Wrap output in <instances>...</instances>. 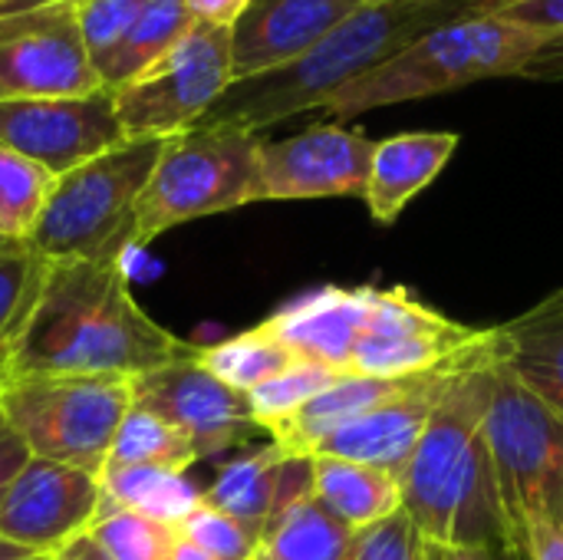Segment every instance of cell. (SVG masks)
Returning <instances> with one entry per match:
<instances>
[{
    "mask_svg": "<svg viewBox=\"0 0 563 560\" xmlns=\"http://www.w3.org/2000/svg\"><path fill=\"white\" fill-rule=\"evenodd\" d=\"M195 347L158 327L115 261H49L7 373H89L135 380Z\"/></svg>",
    "mask_w": 563,
    "mask_h": 560,
    "instance_id": "obj_1",
    "label": "cell"
},
{
    "mask_svg": "<svg viewBox=\"0 0 563 560\" xmlns=\"http://www.w3.org/2000/svg\"><path fill=\"white\" fill-rule=\"evenodd\" d=\"M488 403L492 347L452 380L399 472L402 512L435 548H511L521 554L485 432Z\"/></svg>",
    "mask_w": 563,
    "mask_h": 560,
    "instance_id": "obj_2",
    "label": "cell"
},
{
    "mask_svg": "<svg viewBox=\"0 0 563 560\" xmlns=\"http://www.w3.org/2000/svg\"><path fill=\"white\" fill-rule=\"evenodd\" d=\"M518 0H383L360 3L300 59L234 79L198 125H234L257 132L323 109L340 89L389 63L435 26L475 17H495Z\"/></svg>",
    "mask_w": 563,
    "mask_h": 560,
    "instance_id": "obj_3",
    "label": "cell"
},
{
    "mask_svg": "<svg viewBox=\"0 0 563 560\" xmlns=\"http://www.w3.org/2000/svg\"><path fill=\"white\" fill-rule=\"evenodd\" d=\"M551 50L554 43L544 33L511 23L501 13L455 20L429 30L389 63L340 89L323 112L343 122L379 106L452 92L482 79L525 76V69Z\"/></svg>",
    "mask_w": 563,
    "mask_h": 560,
    "instance_id": "obj_4",
    "label": "cell"
},
{
    "mask_svg": "<svg viewBox=\"0 0 563 560\" xmlns=\"http://www.w3.org/2000/svg\"><path fill=\"white\" fill-rule=\"evenodd\" d=\"M165 139H125L56 178L26 238L46 261H115L139 248V198L158 165Z\"/></svg>",
    "mask_w": 563,
    "mask_h": 560,
    "instance_id": "obj_5",
    "label": "cell"
},
{
    "mask_svg": "<svg viewBox=\"0 0 563 560\" xmlns=\"http://www.w3.org/2000/svg\"><path fill=\"white\" fill-rule=\"evenodd\" d=\"M132 399L125 376L3 373L0 380V413L26 452L99 479Z\"/></svg>",
    "mask_w": 563,
    "mask_h": 560,
    "instance_id": "obj_6",
    "label": "cell"
},
{
    "mask_svg": "<svg viewBox=\"0 0 563 560\" xmlns=\"http://www.w3.org/2000/svg\"><path fill=\"white\" fill-rule=\"evenodd\" d=\"M261 142L234 125H191L165 139L139 198V248L178 224L257 201Z\"/></svg>",
    "mask_w": 563,
    "mask_h": 560,
    "instance_id": "obj_7",
    "label": "cell"
},
{
    "mask_svg": "<svg viewBox=\"0 0 563 560\" xmlns=\"http://www.w3.org/2000/svg\"><path fill=\"white\" fill-rule=\"evenodd\" d=\"M485 432L501 502L521 548L534 521L554 525L563 518V416L501 366L495 353Z\"/></svg>",
    "mask_w": 563,
    "mask_h": 560,
    "instance_id": "obj_8",
    "label": "cell"
},
{
    "mask_svg": "<svg viewBox=\"0 0 563 560\" xmlns=\"http://www.w3.org/2000/svg\"><path fill=\"white\" fill-rule=\"evenodd\" d=\"M231 83V30L191 23L162 59L112 89L119 125L125 139H172L198 125Z\"/></svg>",
    "mask_w": 563,
    "mask_h": 560,
    "instance_id": "obj_9",
    "label": "cell"
},
{
    "mask_svg": "<svg viewBox=\"0 0 563 560\" xmlns=\"http://www.w3.org/2000/svg\"><path fill=\"white\" fill-rule=\"evenodd\" d=\"M106 89L86 46L76 3L0 17V102Z\"/></svg>",
    "mask_w": 563,
    "mask_h": 560,
    "instance_id": "obj_10",
    "label": "cell"
},
{
    "mask_svg": "<svg viewBox=\"0 0 563 560\" xmlns=\"http://www.w3.org/2000/svg\"><path fill=\"white\" fill-rule=\"evenodd\" d=\"M198 350V347H195ZM195 350L168 366L132 380V403L172 422L201 459L231 452L267 436L254 419L247 396L208 373Z\"/></svg>",
    "mask_w": 563,
    "mask_h": 560,
    "instance_id": "obj_11",
    "label": "cell"
},
{
    "mask_svg": "<svg viewBox=\"0 0 563 560\" xmlns=\"http://www.w3.org/2000/svg\"><path fill=\"white\" fill-rule=\"evenodd\" d=\"M122 142L125 132L119 125L112 89L0 102V145L26 155L56 178Z\"/></svg>",
    "mask_w": 563,
    "mask_h": 560,
    "instance_id": "obj_12",
    "label": "cell"
},
{
    "mask_svg": "<svg viewBox=\"0 0 563 560\" xmlns=\"http://www.w3.org/2000/svg\"><path fill=\"white\" fill-rule=\"evenodd\" d=\"M376 142L336 122H317L297 135L261 142L257 201L363 198Z\"/></svg>",
    "mask_w": 563,
    "mask_h": 560,
    "instance_id": "obj_13",
    "label": "cell"
},
{
    "mask_svg": "<svg viewBox=\"0 0 563 560\" xmlns=\"http://www.w3.org/2000/svg\"><path fill=\"white\" fill-rule=\"evenodd\" d=\"M99 508V475L30 459L0 498V538L53 558L59 548L92 528Z\"/></svg>",
    "mask_w": 563,
    "mask_h": 560,
    "instance_id": "obj_14",
    "label": "cell"
},
{
    "mask_svg": "<svg viewBox=\"0 0 563 560\" xmlns=\"http://www.w3.org/2000/svg\"><path fill=\"white\" fill-rule=\"evenodd\" d=\"M492 347V340H488ZM485 347V350H488ZM482 350V353H485ZM482 353H475L472 360L465 363H455L449 370H439V373H429L419 386H412L409 393H399L393 396L389 403L363 413L360 419L340 426L336 432H330L317 449L313 455H327V459H343V462H356V465H373V469H383V472H393L399 475L406 469V462L412 459L435 406L442 403L445 389L452 386V380L468 366L475 363ZM310 455V459H313Z\"/></svg>",
    "mask_w": 563,
    "mask_h": 560,
    "instance_id": "obj_15",
    "label": "cell"
},
{
    "mask_svg": "<svg viewBox=\"0 0 563 560\" xmlns=\"http://www.w3.org/2000/svg\"><path fill=\"white\" fill-rule=\"evenodd\" d=\"M356 7L360 0H254L231 26L234 79L300 59Z\"/></svg>",
    "mask_w": 563,
    "mask_h": 560,
    "instance_id": "obj_16",
    "label": "cell"
},
{
    "mask_svg": "<svg viewBox=\"0 0 563 560\" xmlns=\"http://www.w3.org/2000/svg\"><path fill=\"white\" fill-rule=\"evenodd\" d=\"M373 287H320L284 304L261 327L290 347L300 360L350 373L353 350L369 317Z\"/></svg>",
    "mask_w": 563,
    "mask_h": 560,
    "instance_id": "obj_17",
    "label": "cell"
},
{
    "mask_svg": "<svg viewBox=\"0 0 563 560\" xmlns=\"http://www.w3.org/2000/svg\"><path fill=\"white\" fill-rule=\"evenodd\" d=\"M313 495V459L287 455L277 442L231 459L205 488V505L231 515L257 538L267 521L290 502Z\"/></svg>",
    "mask_w": 563,
    "mask_h": 560,
    "instance_id": "obj_18",
    "label": "cell"
},
{
    "mask_svg": "<svg viewBox=\"0 0 563 560\" xmlns=\"http://www.w3.org/2000/svg\"><path fill=\"white\" fill-rule=\"evenodd\" d=\"M455 149V132H399L376 142L363 195L373 221L393 224L406 211V205L439 178Z\"/></svg>",
    "mask_w": 563,
    "mask_h": 560,
    "instance_id": "obj_19",
    "label": "cell"
},
{
    "mask_svg": "<svg viewBox=\"0 0 563 560\" xmlns=\"http://www.w3.org/2000/svg\"><path fill=\"white\" fill-rule=\"evenodd\" d=\"M492 353L563 416V290L495 327Z\"/></svg>",
    "mask_w": 563,
    "mask_h": 560,
    "instance_id": "obj_20",
    "label": "cell"
},
{
    "mask_svg": "<svg viewBox=\"0 0 563 560\" xmlns=\"http://www.w3.org/2000/svg\"><path fill=\"white\" fill-rule=\"evenodd\" d=\"M429 376V373H426ZM426 376H406V380H379V376H356L346 373L340 376L327 393H320L317 399H310L303 409H297L294 416H287L284 422H277L267 436L271 442H277L287 455H303L310 459L313 449L336 432L340 426L360 419L363 413L389 403L399 393H409L412 386H419Z\"/></svg>",
    "mask_w": 563,
    "mask_h": 560,
    "instance_id": "obj_21",
    "label": "cell"
},
{
    "mask_svg": "<svg viewBox=\"0 0 563 560\" xmlns=\"http://www.w3.org/2000/svg\"><path fill=\"white\" fill-rule=\"evenodd\" d=\"M313 498L353 535L402 512L399 475L327 455H313Z\"/></svg>",
    "mask_w": 563,
    "mask_h": 560,
    "instance_id": "obj_22",
    "label": "cell"
},
{
    "mask_svg": "<svg viewBox=\"0 0 563 560\" xmlns=\"http://www.w3.org/2000/svg\"><path fill=\"white\" fill-rule=\"evenodd\" d=\"M191 13L185 0H148L142 13L132 20V26L122 33V40L96 59V73L106 89H119L142 76L155 59H162L188 30H191Z\"/></svg>",
    "mask_w": 563,
    "mask_h": 560,
    "instance_id": "obj_23",
    "label": "cell"
},
{
    "mask_svg": "<svg viewBox=\"0 0 563 560\" xmlns=\"http://www.w3.org/2000/svg\"><path fill=\"white\" fill-rule=\"evenodd\" d=\"M353 538L313 495H303L267 521L254 560H346Z\"/></svg>",
    "mask_w": 563,
    "mask_h": 560,
    "instance_id": "obj_24",
    "label": "cell"
},
{
    "mask_svg": "<svg viewBox=\"0 0 563 560\" xmlns=\"http://www.w3.org/2000/svg\"><path fill=\"white\" fill-rule=\"evenodd\" d=\"M102 508H122L178 528L205 498L188 472L175 469H115L102 472ZM99 508V512H102Z\"/></svg>",
    "mask_w": 563,
    "mask_h": 560,
    "instance_id": "obj_25",
    "label": "cell"
},
{
    "mask_svg": "<svg viewBox=\"0 0 563 560\" xmlns=\"http://www.w3.org/2000/svg\"><path fill=\"white\" fill-rule=\"evenodd\" d=\"M195 356L208 373H214L221 383H228L244 396L261 383L274 380L277 373L290 370L294 363H300V356L290 347H284L277 337H271L264 327H254L247 333L228 337L211 347H198Z\"/></svg>",
    "mask_w": 563,
    "mask_h": 560,
    "instance_id": "obj_26",
    "label": "cell"
},
{
    "mask_svg": "<svg viewBox=\"0 0 563 560\" xmlns=\"http://www.w3.org/2000/svg\"><path fill=\"white\" fill-rule=\"evenodd\" d=\"M195 462H198V452L172 422H165L162 416L132 403V409L125 413V419L115 432V442L109 449L106 472H115V469L188 472Z\"/></svg>",
    "mask_w": 563,
    "mask_h": 560,
    "instance_id": "obj_27",
    "label": "cell"
},
{
    "mask_svg": "<svg viewBox=\"0 0 563 560\" xmlns=\"http://www.w3.org/2000/svg\"><path fill=\"white\" fill-rule=\"evenodd\" d=\"M53 185L56 175L0 145V234L7 241H26L33 234Z\"/></svg>",
    "mask_w": 563,
    "mask_h": 560,
    "instance_id": "obj_28",
    "label": "cell"
},
{
    "mask_svg": "<svg viewBox=\"0 0 563 560\" xmlns=\"http://www.w3.org/2000/svg\"><path fill=\"white\" fill-rule=\"evenodd\" d=\"M46 257H40L26 241H10L0 251V366L7 370V360L13 353V343L33 310V300L40 294Z\"/></svg>",
    "mask_w": 563,
    "mask_h": 560,
    "instance_id": "obj_29",
    "label": "cell"
},
{
    "mask_svg": "<svg viewBox=\"0 0 563 560\" xmlns=\"http://www.w3.org/2000/svg\"><path fill=\"white\" fill-rule=\"evenodd\" d=\"M89 538L112 560H172L178 528L152 521L135 512L102 508L89 528Z\"/></svg>",
    "mask_w": 563,
    "mask_h": 560,
    "instance_id": "obj_30",
    "label": "cell"
},
{
    "mask_svg": "<svg viewBox=\"0 0 563 560\" xmlns=\"http://www.w3.org/2000/svg\"><path fill=\"white\" fill-rule=\"evenodd\" d=\"M340 376H346V373H336V370H330L323 363L300 360L290 370L277 373L274 380H267L257 389H251L247 393V406H251L254 419L261 422V429L271 432L277 422H284L287 416L303 409L310 399L327 393Z\"/></svg>",
    "mask_w": 563,
    "mask_h": 560,
    "instance_id": "obj_31",
    "label": "cell"
},
{
    "mask_svg": "<svg viewBox=\"0 0 563 560\" xmlns=\"http://www.w3.org/2000/svg\"><path fill=\"white\" fill-rule=\"evenodd\" d=\"M178 535L214 560H254L261 545V538L251 528L205 502L178 525Z\"/></svg>",
    "mask_w": 563,
    "mask_h": 560,
    "instance_id": "obj_32",
    "label": "cell"
},
{
    "mask_svg": "<svg viewBox=\"0 0 563 560\" xmlns=\"http://www.w3.org/2000/svg\"><path fill=\"white\" fill-rule=\"evenodd\" d=\"M346 560H435L432 545L419 535L406 512L360 531Z\"/></svg>",
    "mask_w": 563,
    "mask_h": 560,
    "instance_id": "obj_33",
    "label": "cell"
},
{
    "mask_svg": "<svg viewBox=\"0 0 563 560\" xmlns=\"http://www.w3.org/2000/svg\"><path fill=\"white\" fill-rule=\"evenodd\" d=\"M73 3H76L86 46L96 63L122 40V33L132 26V20L142 13L148 0H73Z\"/></svg>",
    "mask_w": 563,
    "mask_h": 560,
    "instance_id": "obj_34",
    "label": "cell"
},
{
    "mask_svg": "<svg viewBox=\"0 0 563 560\" xmlns=\"http://www.w3.org/2000/svg\"><path fill=\"white\" fill-rule=\"evenodd\" d=\"M501 17L534 33H544L554 43L551 53H563V0H518L501 10Z\"/></svg>",
    "mask_w": 563,
    "mask_h": 560,
    "instance_id": "obj_35",
    "label": "cell"
},
{
    "mask_svg": "<svg viewBox=\"0 0 563 560\" xmlns=\"http://www.w3.org/2000/svg\"><path fill=\"white\" fill-rule=\"evenodd\" d=\"M3 366H0V380H3ZM33 455L26 452V446H23V439L10 429V422L3 419V413H0V498H3V492L10 488V482L23 472V465L30 462Z\"/></svg>",
    "mask_w": 563,
    "mask_h": 560,
    "instance_id": "obj_36",
    "label": "cell"
},
{
    "mask_svg": "<svg viewBox=\"0 0 563 560\" xmlns=\"http://www.w3.org/2000/svg\"><path fill=\"white\" fill-rule=\"evenodd\" d=\"M251 3L254 0H185L195 23H211V26H228V30L244 17Z\"/></svg>",
    "mask_w": 563,
    "mask_h": 560,
    "instance_id": "obj_37",
    "label": "cell"
},
{
    "mask_svg": "<svg viewBox=\"0 0 563 560\" xmlns=\"http://www.w3.org/2000/svg\"><path fill=\"white\" fill-rule=\"evenodd\" d=\"M521 554L525 560H563V538L554 525L534 521L521 538Z\"/></svg>",
    "mask_w": 563,
    "mask_h": 560,
    "instance_id": "obj_38",
    "label": "cell"
},
{
    "mask_svg": "<svg viewBox=\"0 0 563 560\" xmlns=\"http://www.w3.org/2000/svg\"><path fill=\"white\" fill-rule=\"evenodd\" d=\"M435 560H525V554L511 551V548H435Z\"/></svg>",
    "mask_w": 563,
    "mask_h": 560,
    "instance_id": "obj_39",
    "label": "cell"
},
{
    "mask_svg": "<svg viewBox=\"0 0 563 560\" xmlns=\"http://www.w3.org/2000/svg\"><path fill=\"white\" fill-rule=\"evenodd\" d=\"M49 560H112L92 538H89V531L86 535H79V538H73L66 548H59L56 554Z\"/></svg>",
    "mask_w": 563,
    "mask_h": 560,
    "instance_id": "obj_40",
    "label": "cell"
},
{
    "mask_svg": "<svg viewBox=\"0 0 563 560\" xmlns=\"http://www.w3.org/2000/svg\"><path fill=\"white\" fill-rule=\"evenodd\" d=\"M528 79H544V83H558L563 79V53H544L541 59H534L525 69Z\"/></svg>",
    "mask_w": 563,
    "mask_h": 560,
    "instance_id": "obj_41",
    "label": "cell"
},
{
    "mask_svg": "<svg viewBox=\"0 0 563 560\" xmlns=\"http://www.w3.org/2000/svg\"><path fill=\"white\" fill-rule=\"evenodd\" d=\"M53 3H66V0H0V17L23 13V10H40V7H53Z\"/></svg>",
    "mask_w": 563,
    "mask_h": 560,
    "instance_id": "obj_42",
    "label": "cell"
},
{
    "mask_svg": "<svg viewBox=\"0 0 563 560\" xmlns=\"http://www.w3.org/2000/svg\"><path fill=\"white\" fill-rule=\"evenodd\" d=\"M46 554H36V551H30V548H20V545H13V541H7V538H0V560H43Z\"/></svg>",
    "mask_w": 563,
    "mask_h": 560,
    "instance_id": "obj_43",
    "label": "cell"
},
{
    "mask_svg": "<svg viewBox=\"0 0 563 560\" xmlns=\"http://www.w3.org/2000/svg\"><path fill=\"white\" fill-rule=\"evenodd\" d=\"M172 560H214V558H208L201 548H195L191 541H185V538L178 535V545H175V554H172Z\"/></svg>",
    "mask_w": 563,
    "mask_h": 560,
    "instance_id": "obj_44",
    "label": "cell"
},
{
    "mask_svg": "<svg viewBox=\"0 0 563 560\" xmlns=\"http://www.w3.org/2000/svg\"><path fill=\"white\" fill-rule=\"evenodd\" d=\"M554 528H558V535L563 538V518H561V521H554Z\"/></svg>",
    "mask_w": 563,
    "mask_h": 560,
    "instance_id": "obj_45",
    "label": "cell"
},
{
    "mask_svg": "<svg viewBox=\"0 0 563 560\" xmlns=\"http://www.w3.org/2000/svg\"><path fill=\"white\" fill-rule=\"evenodd\" d=\"M7 244H10V241H7V238H3V234H0V251H3V248H7Z\"/></svg>",
    "mask_w": 563,
    "mask_h": 560,
    "instance_id": "obj_46",
    "label": "cell"
},
{
    "mask_svg": "<svg viewBox=\"0 0 563 560\" xmlns=\"http://www.w3.org/2000/svg\"><path fill=\"white\" fill-rule=\"evenodd\" d=\"M360 3H383V0H360Z\"/></svg>",
    "mask_w": 563,
    "mask_h": 560,
    "instance_id": "obj_47",
    "label": "cell"
},
{
    "mask_svg": "<svg viewBox=\"0 0 563 560\" xmlns=\"http://www.w3.org/2000/svg\"><path fill=\"white\" fill-rule=\"evenodd\" d=\"M43 560H49V558H43Z\"/></svg>",
    "mask_w": 563,
    "mask_h": 560,
    "instance_id": "obj_48",
    "label": "cell"
}]
</instances>
